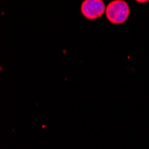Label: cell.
Returning <instances> with one entry per match:
<instances>
[{"instance_id": "2", "label": "cell", "mask_w": 149, "mask_h": 149, "mask_svg": "<svg viewBox=\"0 0 149 149\" xmlns=\"http://www.w3.org/2000/svg\"><path fill=\"white\" fill-rule=\"evenodd\" d=\"M104 10L105 7L103 0H85L81 5V13L89 20L101 17Z\"/></svg>"}, {"instance_id": "3", "label": "cell", "mask_w": 149, "mask_h": 149, "mask_svg": "<svg viewBox=\"0 0 149 149\" xmlns=\"http://www.w3.org/2000/svg\"><path fill=\"white\" fill-rule=\"evenodd\" d=\"M137 2H139V3H140V4H144V3H146V2H148L149 0H136Z\"/></svg>"}, {"instance_id": "1", "label": "cell", "mask_w": 149, "mask_h": 149, "mask_svg": "<svg viewBox=\"0 0 149 149\" xmlns=\"http://www.w3.org/2000/svg\"><path fill=\"white\" fill-rule=\"evenodd\" d=\"M106 17L112 23H123L130 15V7L123 0H114L105 9Z\"/></svg>"}]
</instances>
